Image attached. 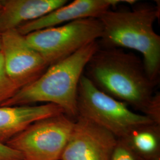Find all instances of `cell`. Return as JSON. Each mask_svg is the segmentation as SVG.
I'll return each instance as SVG.
<instances>
[{"instance_id": "277c9868", "label": "cell", "mask_w": 160, "mask_h": 160, "mask_svg": "<svg viewBox=\"0 0 160 160\" xmlns=\"http://www.w3.org/2000/svg\"><path fill=\"white\" fill-rule=\"evenodd\" d=\"M77 110L78 116L101 126L118 139L138 128L155 123L146 115L133 112L125 103L99 90L84 74L78 88Z\"/></svg>"}, {"instance_id": "ba28073f", "label": "cell", "mask_w": 160, "mask_h": 160, "mask_svg": "<svg viewBox=\"0 0 160 160\" xmlns=\"http://www.w3.org/2000/svg\"><path fill=\"white\" fill-rule=\"evenodd\" d=\"M118 141L110 132L78 116L59 160H111Z\"/></svg>"}, {"instance_id": "7c38bea8", "label": "cell", "mask_w": 160, "mask_h": 160, "mask_svg": "<svg viewBox=\"0 0 160 160\" xmlns=\"http://www.w3.org/2000/svg\"><path fill=\"white\" fill-rule=\"evenodd\" d=\"M160 125L152 123L138 128L123 139L137 156L147 160L159 155Z\"/></svg>"}, {"instance_id": "2e32d148", "label": "cell", "mask_w": 160, "mask_h": 160, "mask_svg": "<svg viewBox=\"0 0 160 160\" xmlns=\"http://www.w3.org/2000/svg\"><path fill=\"white\" fill-rule=\"evenodd\" d=\"M0 160H24L19 152L0 142Z\"/></svg>"}, {"instance_id": "5b68a950", "label": "cell", "mask_w": 160, "mask_h": 160, "mask_svg": "<svg viewBox=\"0 0 160 160\" xmlns=\"http://www.w3.org/2000/svg\"><path fill=\"white\" fill-rule=\"evenodd\" d=\"M102 34V26L98 18H87L35 31L25 38L50 66L98 41Z\"/></svg>"}, {"instance_id": "5bb4252c", "label": "cell", "mask_w": 160, "mask_h": 160, "mask_svg": "<svg viewBox=\"0 0 160 160\" xmlns=\"http://www.w3.org/2000/svg\"><path fill=\"white\" fill-rule=\"evenodd\" d=\"M111 160H137V155L133 152L126 141L118 139L114 148Z\"/></svg>"}, {"instance_id": "4fadbf2b", "label": "cell", "mask_w": 160, "mask_h": 160, "mask_svg": "<svg viewBox=\"0 0 160 160\" xmlns=\"http://www.w3.org/2000/svg\"><path fill=\"white\" fill-rule=\"evenodd\" d=\"M7 74L3 55L0 51V106L12 98L18 90Z\"/></svg>"}, {"instance_id": "7a4b0ae2", "label": "cell", "mask_w": 160, "mask_h": 160, "mask_svg": "<svg viewBox=\"0 0 160 160\" xmlns=\"http://www.w3.org/2000/svg\"><path fill=\"white\" fill-rule=\"evenodd\" d=\"M159 16V7L142 4L131 10H109L97 18L102 26L98 45L138 52L149 78L156 85L160 73V36L154 24Z\"/></svg>"}, {"instance_id": "9c48e42d", "label": "cell", "mask_w": 160, "mask_h": 160, "mask_svg": "<svg viewBox=\"0 0 160 160\" xmlns=\"http://www.w3.org/2000/svg\"><path fill=\"white\" fill-rule=\"evenodd\" d=\"M136 1L132 0H75L36 20L20 26L18 32L26 36L42 29L59 26L77 20L98 18L113 7L121 3L133 5Z\"/></svg>"}, {"instance_id": "9a60e30c", "label": "cell", "mask_w": 160, "mask_h": 160, "mask_svg": "<svg viewBox=\"0 0 160 160\" xmlns=\"http://www.w3.org/2000/svg\"><path fill=\"white\" fill-rule=\"evenodd\" d=\"M145 115L148 116L155 123L160 125V93H155L147 109Z\"/></svg>"}, {"instance_id": "d6986e66", "label": "cell", "mask_w": 160, "mask_h": 160, "mask_svg": "<svg viewBox=\"0 0 160 160\" xmlns=\"http://www.w3.org/2000/svg\"><path fill=\"white\" fill-rule=\"evenodd\" d=\"M1 50V34H0V51Z\"/></svg>"}, {"instance_id": "6da1fadb", "label": "cell", "mask_w": 160, "mask_h": 160, "mask_svg": "<svg viewBox=\"0 0 160 160\" xmlns=\"http://www.w3.org/2000/svg\"><path fill=\"white\" fill-rule=\"evenodd\" d=\"M84 75L99 90L145 114L156 86L142 60L119 48L100 47L86 65Z\"/></svg>"}, {"instance_id": "ac0fdd59", "label": "cell", "mask_w": 160, "mask_h": 160, "mask_svg": "<svg viewBox=\"0 0 160 160\" xmlns=\"http://www.w3.org/2000/svg\"><path fill=\"white\" fill-rule=\"evenodd\" d=\"M2 6V1L0 0V10H1V8Z\"/></svg>"}, {"instance_id": "8fae6325", "label": "cell", "mask_w": 160, "mask_h": 160, "mask_svg": "<svg viewBox=\"0 0 160 160\" xmlns=\"http://www.w3.org/2000/svg\"><path fill=\"white\" fill-rule=\"evenodd\" d=\"M68 2L67 0H2L0 34L43 17Z\"/></svg>"}, {"instance_id": "8992f818", "label": "cell", "mask_w": 160, "mask_h": 160, "mask_svg": "<svg viewBox=\"0 0 160 160\" xmlns=\"http://www.w3.org/2000/svg\"><path fill=\"white\" fill-rule=\"evenodd\" d=\"M74 122L65 113L38 120L6 145L19 152L24 160H59Z\"/></svg>"}, {"instance_id": "e0dca14e", "label": "cell", "mask_w": 160, "mask_h": 160, "mask_svg": "<svg viewBox=\"0 0 160 160\" xmlns=\"http://www.w3.org/2000/svg\"><path fill=\"white\" fill-rule=\"evenodd\" d=\"M149 160H160V157H157V158H153V159Z\"/></svg>"}, {"instance_id": "3957f363", "label": "cell", "mask_w": 160, "mask_h": 160, "mask_svg": "<svg viewBox=\"0 0 160 160\" xmlns=\"http://www.w3.org/2000/svg\"><path fill=\"white\" fill-rule=\"evenodd\" d=\"M98 41L49 66L33 82L19 89L1 106H28L44 102L54 104L71 118H77V92L86 65L99 48Z\"/></svg>"}, {"instance_id": "52a82bcc", "label": "cell", "mask_w": 160, "mask_h": 160, "mask_svg": "<svg viewBox=\"0 0 160 160\" xmlns=\"http://www.w3.org/2000/svg\"><path fill=\"white\" fill-rule=\"evenodd\" d=\"M1 40L7 74L18 89L33 82L49 67L17 29L1 33Z\"/></svg>"}, {"instance_id": "30bf717a", "label": "cell", "mask_w": 160, "mask_h": 160, "mask_svg": "<svg viewBox=\"0 0 160 160\" xmlns=\"http://www.w3.org/2000/svg\"><path fill=\"white\" fill-rule=\"evenodd\" d=\"M65 113L54 104L39 106H0V142L5 143L38 120Z\"/></svg>"}]
</instances>
